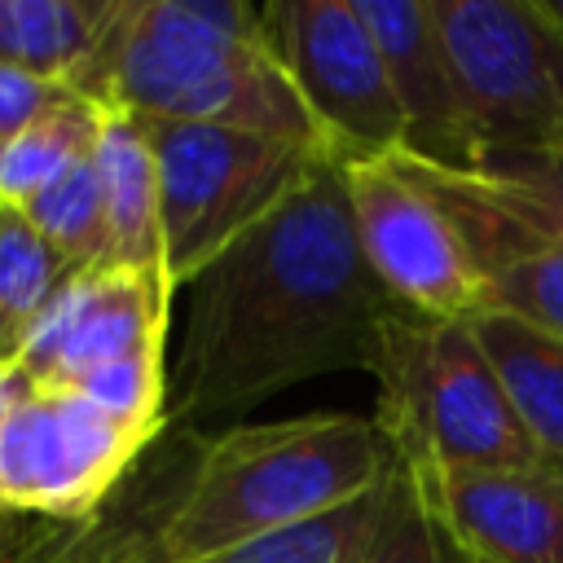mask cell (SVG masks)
<instances>
[{
	"label": "cell",
	"mask_w": 563,
	"mask_h": 563,
	"mask_svg": "<svg viewBox=\"0 0 563 563\" xmlns=\"http://www.w3.org/2000/svg\"><path fill=\"white\" fill-rule=\"evenodd\" d=\"M176 295L180 330L167 347V427L176 431L264 405L317 374L374 378L383 339L405 312L361 255L334 158Z\"/></svg>",
	"instance_id": "6da1fadb"
},
{
	"label": "cell",
	"mask_w": 563,
	"mask_h": 563,
	"mask_svg": "<svg viewBox=\"0 0 563 563\" xmlns=\"http://www.w3.org/2000/svg\"><path fill=\"white\" fill-rule=\"evenodd\" d=\"M185 457L128 537H79L48 563H198L255 537L330 515L387 479L396 466L374 413L317 409L282 422L185 431Z\"/></svg>",
	"instance_id": "7a4b0ae2"
},
{
	"label": "cell",
	"mask_w": 563,
	"mask_h": 563,
	"mask_svg": "<svg viewBox=\"0 0 563 563\" xmlns=\"http://www.w3.org/2000/svg\"><path fill=\"white\" fill-rule=\"evenodd\" d=\"M70 92L136 119L216 123L321 145L273 57L264 4L114 0Z\"/></svg>",
	"instance_id": "3957f363"
},
{
	"label": "cell",
	"mask_w": 563,
	"mask_h": 563,
	"mask_svg": "<svg viewBox=\"0 0 563 563\" xmlns=\"http://www.w3.org/2000/svg\"><path fill=\"white\" fill-rule=\"evenodd\" d=\"M374 422L391 444L396 466L409 471H510L541 466L515 409L471 330V321H440L400 312L383 339L374 369Z\"/></svg>",
	"instance_id": "277c9868"
},
{
	"label": "cell",
	"mask_w": 563,
	"mask_h": 563,
	"mask_svg": "<svg viewBox=\"0 0 563 563\" xmlns=\"http://www.w3.org/2000/svg\"><path fill=\"white\" fill-rule=\"evenodd\" d=\"M176 290L158 268H79L18 343V365L44 387H70L106 413L167 431V347Z\"/></svg>",
	"instance_id": "5b68a950"
},
{
	"label": "cell",
	"mask_w": 563,
	"mask_h": 563,
	"mask_svg": "<svg viewBox=\"0 0 563 563\" xmlns=\"http://www.w3.org/2000/svg\"><path fill=\"white\" fill-rule=\"evenodd\" d=\"M339 172L361 255L405 312L471 321L488 308L475 216L453 172L422 167L405 154Z\"/></svg>",
	"instance_id": "8992f818"
},
{
	"label": "cell",
	"mask_w": 563,
	"mask_h": 563,
	"mask_svg": "<svg viewBox=\"0 0 563 563\" xmlns=\"http://www.w3.org/2000/svg\"><path fill=\"white\" fill-rule=\"evenodd\" d=\"M141 128L158 167L163 273L172 290H180L233 238L260 224L330 158L321 145L216 123L141 119Z\"/></svg>",
	"instance_id": "52a82bcc"
},
{
	"label": "cell",
	"mask_w": 563,
	"mask_h": 563,
	"mask_svg": "<svg viewBox=\"0 0 563 563\" xmlns=\"http://www.w3.org/2000/svg\"><path fill=\"white\" fill-rule=\"evenodd\" d=\"M484 154L563 150V26L545 0H431Z\"/></svg>",
	"instance_id": "ba28073f"
},
{
	"label": "cell",
	"mask_w": 563,
	"mask_h": 563,
	"mask_svg": "<svg viewBox=\"0 0 563 563\" xmlns=\"http://www.w3.org/2000/svg\"><path fill=\"white\" fill-rule=\"evenodd\" d=\"M154 440L70 387L31 383L0 422V510L84 528Z\"/></svg>",
	"instance_id": "9c48e42d"
},
{
	"label": "cell",
	"mask_w": 563,
	"mask_h": 563,
	"mask_svg": "<svg viewBox=\"0 0 563 563\" xmlns=\"http://www.w3.org/2000/svg\"><path fill=\"white\" fill-rule=\"evenodd\" d=\"M264 26L321 150L339 167L400 154L405 119L352 0H273Z\"/></svg>",
	"instance_id": "30bf717a"
},
{
	"label": "cell",
	"mask_w": 563,
	"mask_h": 563,
	"mask_svg": "<svg viewBox=\"0 0 563 563\" xmlns=\"http://www.w3.org/2000/svg\"><path fill=\"white\" fill-rule=\"evenodd\" d=\"M409 479L466 563H563V471L431 466Z\"/></svg>",
	"instance_id": "8fae6325"
},
{
	"label": "cell",
	"mask_w": 563,
	"mask_h": 563,
	"mask_svg": "<svg viewBox=\"0 0 563 563\" xmlns=\"http://www.w3.org/2000/svg\"><path fill=\"white\" fill-rule=\"evenodd\" d=\"M369 26L391 97L405 119L400 154L435 172H475L479 150L466 123L457 75L431 0H352Z\"/></svg>",
	"instance_id": "7c38bea8"
},
{
	"label": "cell",
	"mask_w": 563,
	"mask_h": 563,
	"mask_svg": "<svg viewBox=\"0 0 563 563\" xmlns=\"http://www.w3.org/2000/svg\"><path fill=\"white\" fill-rule=\"evenodd\" d=\"M106 202V264L158 268L163 273V216H158V167L141 119L123 110L101 114L92 145Z\"/></svg>",
	"instance_id": "4fadbf2b"
},
{
	"label": "cell",
	"mask_w": 563,
	"mask_h": 563,
	"mask_svg": "<svg viewBox=\"0 0 563 563\" xmlns=\"http://www.w3.org/2000/svg\"><path fill=\"white\" fill-rule=\"evenodd\" d=\"M471 330L541 466L563 471V339L506 312L471 317Z\"/></svg>",
	"instance_id": "5bb4252c"
},
{
	"label": "cell",
	"mask_w": 563,
	"mask_h": 563,
	"mask_svg": "<svg viewBox=\"0 0 563 563\" xmlns=\"http://www.w3.org/2000/svg\"><path fill=\"white\" fill-rule=\"evenodd\" d=\"M453 180L471 202L479 251H484V277H488L484 312H506L532 330L563 339V251L532 238L510 216H501L466 176L453 172Z\"/></svg>",
	"instance_id": "9a60e30c"
},
{
	"label": "cell",
	"mask_w": 563,
	"mask_h": 563,
	"mask_svg": "<svg viewBox=\"0 0 563 563\" xmlns=\"http://www.w3.org/2000/svg\"><path fill=\"white\" fill-rule=\"evenodd\" d=\"M114 0H0V66L70 88L92 57Z\"/></svg>",
	"instance_id": "2e32d148"
},
{
	"label": "cell",
	"mask_w": 563,
	"mask_h": 563,
	"mask_svg": "<svg viewBox=\"0 0 563 563\" xmlns=\"http://www.w3.org/2000/svg\"><path fill=\"white\" fill-rule=\"evenodd\" d=\"M101 114L106 110L92 106L88 97L66 92L26 132H18L0 150V207H26L79 158H88L101 132Z\"/></svg>",
	"instance_id": "e0dca14e"
},
{
	"label": "cell",
	"mask_w": 563,
	"mask_h": 563,
	"mask_svg": "<svg viewBox=\"0 0 563 563\" xmlns=\"http://www.w3.org/2000/svg\"><path fill=\"white\" fill-rule=\"evenodd\" d=\"M75 273L18 207H0V330L13 352Z\"/></svg>",
	"instance_id": "ac0fdd59"
},
{
	"label": "cell",
	"mask_w": 563,
	"mask_h": 563,
	"mask_svg": "<svg viewBox=\"0 0 563 563\" xmlns=\"http://www.w3.org/2000/svg\"><path fill=\"white\" fill-rule=\"evenodd\" d=\"M466 180L519 229L563 251V150L484 154Z\"/></svg>",
	"instance_id": "d6986e66"
},
{
	"label": "cell",
	"mask_w": 563,
	"mask_h": 563,
	"mask_svg": "<svg viewBox=\"0 0 563 563\" xmlns=\"http://www.w3.org/2000/svg\"><path fill=\"white\" fill-rule=\"evenodd\" d=\"M18 211L48 238V246L66 264L75 268L106 264V202H101V176L92 154L79 158L66 176H57L44 194H35Z\"/></svg>",
	"instance_id": "ffe728a7"
},
{
	"label": "cell",
	"mask_w": 563,
	"mask_h": 563,
	"mask_svg": "<svg viewBox=\"0 0 563 563\" xmlns=\"http://www.w3.org/2000/svg\"><path fill=\"white\" fill-rule=\"evenodd\" d=\"M378 501H383V484L369 488L365 497L330 510V515H317L308 523H295V528L255 537L246 545H233V550L211 554V559H198V563H347L356 554L361 537L369 532Z\"/></svg>",
	"instance_id": "44dd1931"
},
{
	"label": "cell",
	"mask_w": 563,
	"mask_h": 563,
	"mask_svg": "<svg viewBox=\"0 0 563 563\" xmlns=\"http://www.w3.org/2000/svg\"><path fill=\"white\" fill-rule=\"evenodd\" d=\"M347 563H462V554L422 506L409 471L391 466V475L383 479V501L374 510V523Z\"/></svg>",
	"instance_id": "7402d4cb"
},
{
	"label": "cell",
	"mask_w": 563,
	"mask_h": 563,
	"mask_svg": "<svg viewBox=\"0 0 563 563\" xmlns=\"http://www.w3.org/2000/svg\"><path fill=\"white\" fill-rule=\"evenodd\" d=\"M70 88L57 84V79H44V75H31V70H18V66H0V150L26 132L44 110H53Z\"/></svg>",
	"instance_id": "603a6c76"
},
{
	"label": "cell",
	"mask_w": 563,
	"mask_h": 563,
	"mask_svg": "<svg viewBox=\"0 0 563 563\" xmlns=\"http://www.w3.org/2000/svg\"><path fill=\"white\" fill-rule=\"evenodd\" d=\"M31 374L18 365V356H0V422L9 418V409L31 391Z\"/></svg>",
	"instance_id": "cb8c5ba5"
},
{
	"label": "cell",
	"mask_w": 563,
	"mask_h": 563,
	"mask_svg": "<svg viewBox=\"0 0 563 563\" xmlns=\"http://www.w3.org/2000/svg\"><path fill=\"white\" fill-rule=\"evenodd\" d=\"M31 537L22 532V519L18 515H4L0 510V563H31Z\"/></svg>",
	"instance_id": "d4e9b609"
},
{
	"label": "cell",
	"mask_w": 563,
	"mask_h": 563,
	"mask_svg": "<svg viewBox=\"0 0 563 563\" xmlns=\"http://www.w3.org/2000/svg\"><path fill=\"white\" fill-rule=\"evenodd\" d=\"M545 9H550V18L563 26V0H545Z\"/></svg>",
	"instance_id": "484cf974"
},
{
	"label": "cell",
	"mask_w": 563,
	"mask_h": 563,
	"mask_svg": "<svg viewBox=\"0 0 563 563\" xmlns=\"http://www.w3.org/2000/svg\"><path fill=\"white\" fill-rule=\"evenodd\" d=\"M0 356H13V347H9V339H4V330H0Z\"/></svg>",
	"instance_id": "4316f807"
},
{
	"label": "cell",
	"mask_w": 563,
	"mask_h": 563,
	"mask_svg": "<svg viewBox=\"0 0 563 563\" xmlns=\"http://www.w3.org/2000/svg\"><path fill=\"white\" fill-rule=\"evenodd\" d=\"M462 563H466V559H462Z\"/></svg>",
	"instance_id": "83f0119b"
}]
</instances>
